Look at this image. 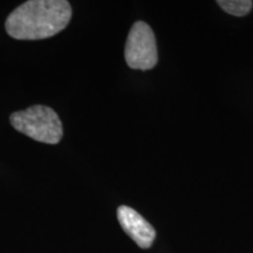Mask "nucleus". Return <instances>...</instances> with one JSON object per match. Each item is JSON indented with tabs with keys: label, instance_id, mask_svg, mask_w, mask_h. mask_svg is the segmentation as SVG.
<instances>
[{
	"label": "nucleus",
	"instance_id": "obj_1",
	"mask_svg": "<svg viewBox=\"0 0 253 253\" xmlns=\"http://www.w3.org/2000/svg\"><path fill=\"white\" fill-rule=\"evenodd\" d=\"M72 18L66 0H31L15 8L6 20L8 36L18 40H40L58 34Z\"/></svg>",
	"mask_w": 253,
	"mask_h": 253
},
{
	"label": "nucleus",
	"instance_id": "obj_2",
	"mask_svg": "<svg viewBox=\"0 0 253 253\" xmlns=\"http://www.w3.org/2000/svg\"><path fill=\"white\" fill-rule=\"evenodd\" d=\"M9 121L18 131L42 143L56 144L62 138V123L49 107L32 106L12 114Z\"/></svg>",
	"mask_w": 253,
	"mask_h": 253
},
{
	"label": "nucleus",
	"instance_id": "obj_3",
	"mask_svg": "<svg viewBox=\"0 0 253 253\" xmlns=\"http://www.w3.org/2000/svg\"><path fill=\"white\" fill-rule=\"evenodd\" d=\"M125 58L132 69L148 71L156 66L158 55L155 34L151 27L143 21L132 25L126 42Z\"/></svg>",
	"mask_w": 253,
	"mask_h": 253
},
{
	"label": "nucleus",
	"instance_id": "obj_4",
	"mask_svg": "<svg viewBox=\"0 0 253 253\" xmlns=\"http://www.w3.org/2000/svg\"><path fill=\"white\" fill-rule=\"evenodd\" d=\"M118 219L123 231L141 249H149L156 238V231L134 209L122 205L118 209Z\"/></svg>",
	"mask_w": 253,
	"mask_h": 253
},
{
	"label": "nucleus",
	"instance_id": "obj_5",
	"mask_svg": "<svg viewBox=\"0 0 253 253\" xmlns=\"http://www.w3.org/2000/svg\"><path fill=\"white\" fill-rule=\"evenodd\" d=\"M217 4L226 13L236 17H244L253 7L251 0H218Z\"/></svg>",
	"mask_w": 253,
	"mask_h": 253
}]
</instances>
